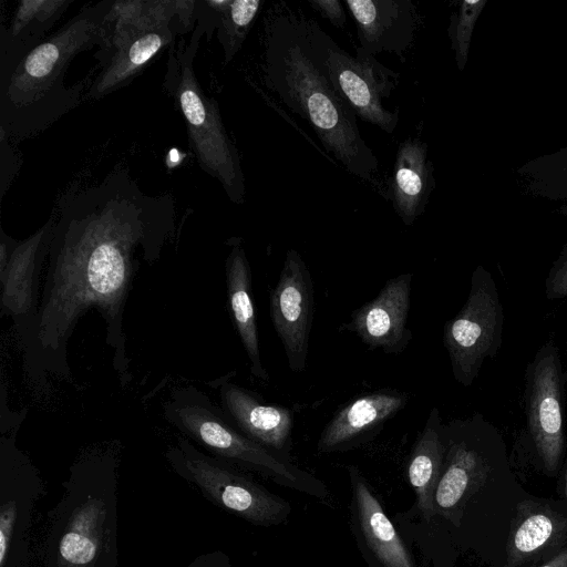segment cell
I'll use <instances>...</instances> for the list:
<instances>
[{
    "instance_id": "obj_1",
    "label": "cell",
    "mask_w": 567,
    "mask_h": 567,
    "mask_svg": "<svg viewBox=\"0 0 567 567\" xmlns=\"http://www.w3.org/2000/svg\"><path fill=\"white\" fill-rule=\"evenodd\" d=\"M44 282L34 317L17 330L24 377L43 394L50 375L71 382L68 344L79 320L95 309L122 385L132 380L124 311L138 259L153 265L176 236L171 194L142 190L125 167L101 182L71 186L55 207Z\"/></svg>"
},
{
    "instance_id": "obj_2",
    "label": "cell",
    "mask_w": 567,
    "mask_h": 567,
    "mask_svg": "<svg viewBox=\"0 0 567 567\" xmlns=\"http://www.w3.org/2000/svg\"><path fill=\"white\" fill-rule=\"evenodd\" d=\"M323 30L311 18L277 6L265 22L262 79L269 91L303 118L355 177L378 185V158L357 115L334 87L323 60Z\"/></svg>"
},
{
    "instance_id": "obj_3",
    "label": "cell",
    "mask_w": 567,
    "mask_h": 567,
    "mask_svg": "<svg viewBox=\"0 0 567 567\" xmlns=\"http://www.w3.org/2000/svg\"><path fill=\"white\" fill-rule=\"evenodd\" d=\"M113 1L85 4L58 31L0 75V130L10 141H22L49 128L79 106L87 79L64 84L71 61L99 45L107 48Z\"/></svg>"
},
{
    "instance_id": "obj_4",
    "label": "cell",
    "mask_w": 567,
    "mask_h": 567,
    "mask_svg": "<svg viewBox=\"0 0 567 567\" xmlns=\"http://www.w3.org/2000/svg\"><path fill=\"white\" fill-rule=\"evenodd\" d=\"M197 7V6H196ZM198 18L189 40L172 45L164 89L174 99L187 130L189 146L200 166L221 185L235 204L245 200V179L236 146L224 126L216 101L205 94L196 78L194 61L209 18L196 8Z\"/></svg>"
},
{
    "instance_id": "obj_5",
    "label": "cell",
    "mask_w": 567,
    "mask_h": 567,
    "mask_svg": "<svg viewBox=\"0 0 567 567\" xmlns=\"http://www.w3.org/2000/svg\"><path fill=\"white\" fill-rule=\"evenodd\" d=\"M169 424L214 454L326 501V486L236 429L207 394L194 385L175 389L163 405Z\"/></svg>"
},
{
    "instance_id": "obj_6",
    "label": "cell",
    "mask_w": 567,
    "mask_h": 567,
    "mask_svg": "<svg viewBox=\"0 0 567 567\" xmlns=\"http://www.w3.org/2000/svg\"><path fill=\"white\" fill-rule=\"evenodd\" d=\"M504 319L496 281L484 267H476L465 303L443 328V344L453 377L461 385L471 386L484 361L497 355L503 343Z\"/></svg>"
},
{
    "instance_id": "obj_7",
    "label": "cell",
    "mask_w": 567,
    "mask_h": 567,
    "mask_svg": "<svg viewBox=\"0 0 567 567\" xmlns=\"http://www.w3.org/2000/svg\"><path fill=\"white\" fill-rule=\"evenodd\" d=\"M173 466L193 481L220 506L258 525L280 524L289 514V504L231 471L218 461L200 453L186 439L167 452Z\"/></svg>"
},
{
    "instance_id": "obj_8",
    "label": "cell",
    "mask_w": 567,
    "mask_h": 567,
    "mask_svg": "<svg viewBox=\"0 0 567 567\" xmlns=\"http://www.w3.org/2000/svg\"><path fill=\"white\" fill-rule=\"evenodd\" d=\"M564 373L558 347L544 343L525 373V411L529 439L545 471L554 474L565 451Z\"/></svg>"
},
{
    "instance_id": "obj_9",
    "label": "cell",
    "mask_w": 567,
    "mask_h": 567,
    "mask_svg": "<svg viewBox=\"0 0 567 567\" xmlns=\"http://www.w3.org/2000/svg\"><path fill=\"white\" fill-rule=\"evenodd\" d=\"M323 60L328 74L357 116L391 134L399 122V112L383 104L394 91L399 74L374 55L358 48L355 56L342 50L324 31Z\"/></svg>"
},
{
    "instance_id": "obj_10",
    "label": "cell",
    "mask_w": 567,
    "mask_h": 567,
    "mask_svg": "<svg viewBox=\"0 0 567 567\" xmlns=\"http://www.w3.org/2000/svg\"><path fill=\"white\" fill-rule=\"evenodd\" d=\"M269 306L288 368L300 373L307 368L315 292L308 266L295 249L286 254L279 279L269 297Z\"/></svg>"
},
{
    "instance_id": "obj_11",
    "label": "cell",
    "mask_w": 567,
    "mask_h": 567,
    "mask_svg": "<svg viewBox=\"0 0 567 567\" xmlns=\"http://www.w3.org/2000/svg\"><path fill=\"white\" fill-rule=\"evenodd\" d=\"M55 212L24 240H16L0 228L1 313L13 319L16 331L37 313L40 271L48 257Z\"/></svg>"
},
{
    "instance_id": "obj_12",
    "label": "cell",
    "mask_w": 567,
    "mask_h": 567,
    "mask_svg": "<svg viewBox=\"0 0 567 567\" xmlns=\"http://www.w3.org/2000/svg\"><path fill=\"white\" fill-rule=\"evenodd\" d=\"M412 280L411 272L389 279L372 300L351 312L340 330L354 333L371 350L402 353L413 338L406 327Z\"/></svg>"
},
{
    "instance_id": "obj_13",
    "label": "cell",
    "mask_w": 567,
    "mask_h": 567,
    "mask_svg": "<svg viewBox=\"0 0 567 567\" xmlns=\"http://www.w3.org/2000/svg\"><path fill=\"white\" fill-rule=\"evenodd\" d=\"M209 384L217 392L221 412L243 434L269 451H282L289 445L293 425L290 409L267 404L258 393L233 383L226 375Z\"/></svg>"
},
{
    "instance_id": "obj_14",
    "label": "cell",
    "mask_w": 567,
    "mask_h": 567,
    "mask_svg": "<svg viewBox=\"0 0 567 567\" xmlns=\"http://www.w3.org/2000/svg\"><path fill=\"white\" fill-rule=\"evenodd\" d=\"M187 31L177 21L125 37L103 52H96L102 70L87 86L85 99L100 100L125 86L158 54Z\"/></svg>"
},
{
    "instance_id": "obj_15",
    "label": "cell",
    "mask_w": 567,
    "mask_h": 567,
    "mask_svg": "<svg viewBox=\"0 0 567 567\" xmlns=\"http://www.w3.org/2000/svg\"><path fill=\"white\" fill-rule=\"evenodd\" d=\"M408 401L406 392L388 388L357 396L338 410L323 427L318 451L328 453L350 449L374 436Z\"/></svg>"
},
{
    "instance_id": "obj_16",
    "label": "cell",
    "mask_w": 567,
    "mask_h": 567,
    "mask_svg": "<svg viewBox=\"0 0 567 567\" xmlns=\"http://www.w3.org/2000/svg\"><path fill=\"white\" fill-rule=\"evenodd\" d=\"M357 23L360 48L371 55L392 52L400 56L414 38L417 16L409 0H347Z\"/></svg>"
},
{
    "instance_id": "obj_17",
    "label": "cell",
    "mask_w": 567,
    "mask_h": 567,
    "mask_svg": "<svg viewBox=\"0 0 567 567\" xmlns=\"http://www.w3.org/2000/svg\"><path fill=\"white\" fill-rule=\"evenodd\" d=\"M225 272L229 313L248 357L250 372L257 380L268 382L269 375L260 354L251 270L239 240H233L225 262Z\"/></svg>"
},
{
    "instance_id": "obj_18",
    "label": "cell",
    "mask_w": 567,
    "mask_h": 567,
    "mask_svg": "<svg viewBox=\"0 0 567 567\" xmlns=\"http://www.w3.org/2000/svg\"><path fill=\"white\" fill-rule=\"evenodd\" d=\"M72 3L70 0L20 1L9 28L0 29V75L8 73L33 48Z\"/></svg>"
},
{
    "instance_id": "obj_19",
    "label": "cell",
    "mask_w": 567,
    "mask_h": 567,
    "mask_svg": "<svg viewBox=\"0 0 567 567\" xmlns=\"http://www.w3.org/2000/svg\"><path fill=\"white\" fill-rule=\"evenodd\" d=\"M391 188L395 212L405 225H412L424 213L433 188L425 143L408 138L400 144Z\"/></svg>"
},
{
    "instance_id": "obj_20",
    "label": "cell",
    "mask_w": 567,
    "mask_h": 567,
    "mask_svg": "<svg viewBox=\"0 0 567 567\" xmlns=\"http://www.w3.org/2000/svg\"><path fill=\"white\" fill-rule=\"evenodd\" d=\"M358 517L365 542L383 567H414L412 558L369 485L350 467Z\"/></svg>"
},
{
    "instance_id": "obj_21",
    "label": "cell",
    "mask_w": 567,
    "mask_h": 567,
    "mask_svg": "<svg viewBox=\"0 0 567 567\" xmlns=\"http://www.w3.org/2000/svg\"><path fill=\"white\" fill-rule=\"evenodd\" d=\"M442 426L440 410L434 406L417 436L408 466L409 481L415 491L419 508L427 518L434 513V494L444 467Z\"/></svg>"
},
{
    "instance_id": "obj_22",
    "label": "cell",
    "mask_w": 567,
    "mask_h": 567,
    "mask_svg": "<svg viewBox=\"0 0 567 567\" xmlns=\"http://www.w3.org/2000/svg\"><path fill=\"white\" fill-rule=\"evenodd\" d=\"M105 519L101 499L90 498L78 507L62 536L59 553L66 567H94Z\"/></svg>"
},
{
    "instance_id": "obj_23",
    "label": "cell",
    "mask_w": 567,
    "mask_h": 567,
    "mask_svg": "<svg viewBox=\"0 0 567 567\" xmlns=\"http://www.w3.org/2000/svg\"><path fill=\"white\" fill-rule=\"evenodd\" d=\"M207 2L217 16V37L223 47L225 63L227 64L241 48L262 1L225 0Z\"/></svg>"
},
{
    "instance_id": "obj_24",
    "label": "cell",
    "mask_w": 567,
    "mask_h": 567,
    "mask_svg": "<svg viewBox=\"0 0 567 567\" xmlns=\"http://www.w3.org/2000/svg\"><path fill=\"white\" fill-rule=\"evenodd\" d=\"M554 522L543 513L526 517L515 532L512 542L514 558H523L543 547L553 536Z\"/></svg>"
},
{
    "instance_id": "obj_25",
    "label": "cell",
    "mask_w": 567,
    "mask_h": 567,
    "mask_svg": "<svg viewBox=\"0 0 567 567\" xmlns=\"http://www.w3.org/2000/svg\"><path fill=\"white\" fill-rule=\"evenodd\" d=\"M0 153H1V165H0V199L2 200L6 190L13 181L16 174L20 167V158L12 148L10 140L7 137L3 131L0 130Z\"/></svg>"
},
{
    "instance_id": "obj_26",
    "label": "cell",
    "mask_w": 567,
    "mask_h": 567,
    "mask_svg": "<svg viewBox=\"0 0 567 567\" xmlns=\"http://www.w3.org/2000/svg\"><path fill=\"white\" fill-rule=\"evenodd\" d=\"M545 296L549 300L567 298V249L555 261L546 277Z\"/></svg>"
},
{
    "instance_id": "obj_27",
    "label": "cell",
    "mask_w": 567,
    "mask_h": 567,
    "mask_svg": "<svg viewBox=\"0 0 567 567\" xmlns=\"http://www.w3.org/2000/svg\"><path fill=\"white\" fill-rule=\"evenodd\" d=\"M17 518L14 501L4 503L0 511V567H4L9 553L13 526Z\"/></svg>"
},
{
    "instance_id": "obj_28",
    "label": "cell",
    "mask_w": 567,
    "mask_h": 567,
    "mask_svg": "<svg viewBox=\"0 0 567 567\" xmlns=\"http://www.w3.org/2000/svg\"><path fill=\"white\" fill-rule=\"evenodd\" d=\"M475 2H464L456 23V47L458 55H465L471 25L473 21V6Z\"/></svg>"
},
{
    "instance_id": "obj_29",
    "label": "cell",
    "mask_w": 567,
    "mask_h": 567,
    "mask_svg": "<svg viewBox=\"0 0 567 567\" xmlns=\"http://www.w3.org/2000/svg\"><path fill=\"white\" fill-rule=\"evenodd\" d=\"M309 4L321 16L327 18L334 27L342 28L346 23V13L338 0H310Z\"/></svg>"
},
{
    "instance_id": "obj_30",
    "label": "cell",
    "mask_w": 567,
    "mask_h": 567,
    "mask_svg": "<svg viewBox=\"0 0 567 567\" xmlns=\"http://www.w3.org/2000/svg\"><path fill=\"white\" fill-rule=\"evenodd\" d=\"M542 567H567V549Z\"/></svg>"
},
{
    "instance_id": "obj_31",
    "label": "cell",
    "mask_w": 567,
    "mask_h": 567,
    "mask_svg": "<svg viewBox=\"0 0 567 567\" xmlns=\"http://www.w3.org/2000/svg\"><path fill=\"white\" fill-rule=\"evenodd\" d=\"M566 496H567V472H566V487H565Z\"/></svg>"
}]
</instances>
